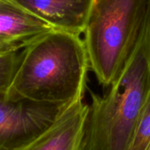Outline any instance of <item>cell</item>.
Wrapping results in <instances>:
<instances>
[{
  "label": "cell",
  "mask_w": 150,
  "mask_h": 150,
  "mask_svg": "<svg viewBox=\"0 0 150 150\" xmlns=\"http://www.w3.org/2000/svg\"><path fill=\"white\" fill-rule=\"evenodd\" d=\"M89 69L80 35L53 30L21 49L18 69L5 93L13 99L67 105L83 98Z\"/></svg>",
  "instance_id": "obj_1"
},
{
  "label": "cell",
  "mask_w": 150,
  "mask_h": 150,
  "mask_svg": "<svg viewBox=\"0 0 150 150\" xmlns=\"http://www.w3.org/2000/svg\"><path fill=\"white\" fill-rule=\"evenodd\" d=\"M149 92L150 21L108 91L91 93L81 150H129Z\"/></svg>",
  "instance_id": "obj_2"
},
{
  "label": "cell",
  "mask_w": 150,
  "mask_h": 150,
  "mask_svg": "<svg viewBox=\"0 0 150 150\" xmlns=\"http://www.w3.org/2000/svg\"><path fill=\"white\" fill-rule=\"evenodd\" d=\"M150 21V0H93L83 32L90 69L109 87L137 46Z\"/></svg>",
  "instance_id": "obj_3"
},
{
  "label": "cell",
  "mask_w": 150,
  "mask_h": 150,
  "mask_svg": "<svg viewBox=\"0 0 150 150\" xmlns=\"http://www.w3.org/2000/svg\"><path fill=\"white\" fill-rule=\"evenodd\" d=\"M67 105L13 99L0 93V150H17L32 142Z\"/></svg>",
  "instance_id": "obj_4"
},
{
  "label": "cell",
  "mask_w": 150,
  "mask_h": 150,
  "mask_svg": "<svg viewBox=\"0 0 150 150\" xmlns=\"http://www.w3.org/2000/svg\"><path fill=\"white\" fill-rule=\"evenodd\" d=\"M83 99L67 105L48 128L17 150H81L89 109Z\"/></svg>",
  "instance_id": "obj_5"
},
{
  "label": "cell",
  "mask_w": 150,
  "mask_h": 150,
  "mask_svg": "<svg viewBox=\"0 0 150 150\" xmlns=\"http://www.w3.org/2000/svg\"><path fill=\"white\" fill-rule=\"evenodd\" d=\"M54 29L83 33L93 0H16Z\"/></svg>",
  "instance_id": "obj_6"
},
{
  "label": "cell",
  "mask_w": 150,
  "mask_h": 150,
  "mask_svg": "<svg viewBox=\"0 0 150 150\" xmlns=\"http://www.w3.org/2000/svg\"><path fill=\"white\" fill-rule=\"evenodd\" d=\"M54 29L16 0H0V38L28 44Z\"/></svg>",
  "instance_id": "obj_7"
},
{
  "label": "cell",
  "mask_w": 150,
  "mask_h": 150,
  "mask_svg": "<svg viewBox=\"0 0 150 150\" xmlns=\"http://www.w3.org/2000/svg\"><path fill=\"white\" fill-rule=\"evenodd\" d=\"M129 150H150V92L138 120Z\"/></svg>",
  "instance_id": "obj_8"
},
{
  "label": "cell",
  "mask_w": 150,
  "mask_h": 150,
  "mask_svg": "<svg viewBox=\"0 0 150 150\" xmlns=\"http://www.w3.org/2000/svg\"><path fill=\"white\" fill-rule=\"evenodd\" d=\"M22 48L0 52V93L6 92L18 66Z\"/></svg>",
  "instance_id": "obj_9"
},
{
  "label": "cell",
  "mask_w": 150,
  "mask_h": 150,
  "mask_svg": "<svg viewBox=\"0 0 150 150\" xmlns=\"http://www.w3.org/2000/svg\"><path fill=\"white\" fill-rule=\"evenodd\" d=\"M27 44H25V43H21V42L8 40H4V39H1L0 38V52L11 50V49L23 48Z\"/></svg>",
  "instance_id": "obj_10"
}]
</instances>
